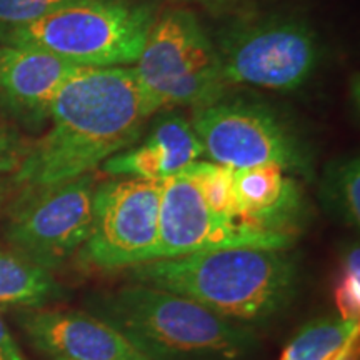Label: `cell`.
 Listing matches in <instances>:
<instances>
[{
	"label": "cell",
	"mask_w": 360,
	"mask_h": 360,
	"mask_svg": "<svg viewBox=\"0 0 360 360\" xmlns=\"http://www.w3.org/2000/svg\"><path fill=\"white\" fill-rule=\"evenodd\" d=\"M150 117L132 67L82 69L57 92L51 127L27 147L13 182L49 186L96 172L141 139Z\"/></svg>",
	"instance_id": "1"
},
{
	"label": "cell",
	"mask_w": 360,
	"mask_h": 360,
	"mask_svg": "<svg viewBox=\"0 0 360 360\" xmlns=\"http://www.w3.org/2000/svg\"><path fill=\"white\" fill-rule=\"evenodd\" d=\"M127 282L184 295L242 326L282 314L299 287V265L287 250L225 249L157 259L124 270Z\"/></svg>",
	"instance_id": "2"
},
{
	"label": "cell",
	"mask_w": 360,
	"mask_h": 360,
	"mask_svg": "<svg viewBox=\"0 0 360 360\" xmlns=\"http://www.w3.org/2000/svg\"><path fill=\"white\" fill-rule=\"evenodd\" d=\"M85 310L115 327L148 360H242L259 344L254 327L143 283L96 292Z\"/></svg>",
	"instance_id": "3"
},
{
	"label": "cell",
	"mask_w": 360,
	"mask_h": 360,
	"mask_svg": "<svg viewBox=\"0 0 360 360\" xmlns=\"http://www.w3.org/2000/svg\"><path fill=\"white\" fill-rule=\"evenodd\" d=\"M157 12L132 0H82L17 29L0 44L35 47L85 69L132 67Z\"/></svg>",
	"instance_id": "4"
},
{
	"label": "cell",
	"mask_w": 360,
	"mask_h": 360,
	"mask_svg": "<svg viewBox=\"0 0 360 360\" xmlns=\"http://www.w3.org/2000/svg\"><path fill=\"white\" fill-rule=\"evenodd\" d=\"M132 69L152 115L167 107H207L227 89L214 39L186 7L157 13Z\"/></svg>",
	"instance_id": "5"
},
{
	"label": "cell",
	"mask_w": 360,
	"mask_h": 360,
	"mask_svg": "<svg viewBox=\"0 0 360 360\" xmlns=\"http://www.w3.org/2000/svg\"><path fill=\"white\" fill-rule=\"evenodd\" d=\"M214 44L227 87L294 92L309 84L322 62L317 30L297 15L245 13L231 19Z\"/></svg>",
	"instance_id": "6"
},
{
	"label": "cell",
	"mask_w": 360,
	"mask_h": 360,
	"mask_svg": "<svg viewBox=\"0 0 360 360\" xmlns=\"http://www.w3.org/2000/svg\"><path fill=\"white\" fill-rule=\"evenodd\" d=\"M204 155L231 169L272 164L305 180L314 179V152L300 130L269 103L222 101L193 110L191 120Z\"/></svg>",
	"instance_id": "7"
},
{
	"label": "cell",
	"mask_w": 360,
	"mask_h": 360,
	"mask_svg": "<svg viewBox=\"0 0 360 360\" xmlns=\"http://www.w3.org/2000/svg\"><path fill=\"white\" fill-rule=\"evenodd\" d=\"M97 174L65 182L22 187L6 215L2 236L8 249L47 272L77 257L94 215Z\"/></svg>",
	"instance_id": "8"
},
{
	"label": "cell",
	"mask_w": 360,
	"mask_h": 360,
	"mask_svg": "<svg viewBox=\"0 0 360 360\" xmlns=\"http://www.w3.org/2000/svg\"><path fill=\"white\" fill-rule=\"evenodd\" d=\"M160 193L162 180L114 177L98 182L79 262L105 272L147 262L159 238Z\"/></svg>",
	"instance_id": "9"
},
{
	"label": "cell",
	"mask_w": 360,
	"mask_h": 360,
	"mask_svg": "<svg viewBox=\"0 0 360 360\" xmlns=\"http://www.w3.org/2000/svg\"><path fill=\"white\" fill-rule=\"evenodd\" d=\"M295 240L219 217L207 207L192 180L177 174L162 180L159 238L148 260L225 249L289 250Z\"/></svg>",
	"instance_id": "10"
},
{
	"label": "cell",
	"mask_w": 360,
	"mask_h": 360,
	"mask_svg": "<svg viewBox=\"0 0 360 360\" xmlns=\"http://www.w3.org/2000/svg\"><path fill=\"white\" fill-rule=\"evenodd\" d=\"M17 326L49 360H148L125 337L87 310H17Z\"/></svg>",
	"instance_id": "11"
},
{
	"label": "cell",
	"mask_w": 360,
	"mask_h": 360,
	"mask_svg": "<svg viewBox=\"0 0 360 360\" xmlns=\"http://www.w3.org/2000/svg\"><path fill=\"white\" fill-rule=\"evenodd\" d=\"M82 69L40 49L0 44V110L39 127L62 85Z\"/></svg>",
	"instance_id": "12"
},
{
	"label": "cell",
	"mask_w": 360,
	"mask_h": 360,
	"mask_svg": "<svg viewBox=\"0 0 360 360\" xmlns=\"http://www.w3.org/2000/svg\"><path fill=\"white\" fill-rule=\"evenodd\" d=\"M242 224L257 231L299 237L307 220V199L299 180L277 165L233 169Z\"/></svg>",
	"instance_id": "13"
},
{
	"label": "cell",
	"mask_w": 360,
	"mask_h": 360,
	"mask_svg": "<svg viewBox=\"0 0 360 360\" xmlns=\"http://www.w3.org/2000/svg\"><path fill=\"white\" fill-rule=\"evenodd\" d=\"M143 139L101 165L112 177L165 180L204 157V147L191 120L177 112H157Z\"/></svg>",
	"instance_id": "14"
},
{
	"label": "cell",
	"mask_w": 360,
	"mask_h": 360,
	"mask_svg": "<svg viewBox=\"0 0 360 360\" xmlns=\"http://www.w3.org/2000/svg\"><path fill=\"white\" fill-rule=\"evenodd\" d=\"M65 295L53 274L0 244V310L49 307Z\"/></svg>",
	"instance_id": "15"
},
{
	"label": "cell",
	"mask_w": 360,
	"mask_h": 360,
	"mask_svg": "<svg viewBox=\"0 0 360 360\" xmlns=\"http://www.w3.org/2000/svg\"><path fill=\"white\" fill-rule=\"evenodd\" d=\"M319 202L323 212L337 222L357 229L360 225V159L347 154L332 159L319 179Z\"/></svg>",
	"instance_id": "16"
},
{
	"label": "cell",
	"mask_w": 360,
	"mask_h": 360,
	"mask_svg": "<svg viewBox=\"0 0 360 360\" xmlns=\"http://www.w3.org/2000/svg\"><path fill=\"white\" fill-rule=\"evenodd\" d=\"M359 337V322L322 317L305 323L283 349L281 360H332Z\"/></svg>",
	"instance_id": "17"
},
{
	"label": "cell",
	"mask_w": 360,
	"mask_h": 360,
	"mask_svg": "<svg viewBox=\"0 0 360 360\" xmlns=\"http://www.w3.org/2000/svg\"><path fill=\"white\" fill-rule=\"evenodd\" d=\"M180 174L192 180L207 207L215 215L242 224L233 187V169L212 160H195Z\"/></svg>",
	"instance_id": "18"
},
{
	"label": "cell",
	"mask_w": 360,
	"mask_h": 360,
	"mask_svg": "<svg viewBox=\"0 0 360 360\" xmlns=\"http://www.w3.org/2000/svg\"><path fill=\"white\" fill-rule=\"evenodd\" d=\"M335 307L344 321L359 322L360 317V250L350 244L340 260V276L334 289Z\"/></svg>",
	"instance_id": "19"
},
{
	"label": "cell",
	"mask_w": 360,
	"mask_h": 360,
	"mask_svg": "<svg viewBox=\"0 0 360 360\" xmlns=\"http://www.w3.org/2000/svg\"><path fill=\"white\" fill-rule=\"evenodd\" d=\"M82 0H0V30L17 29Z\"/></svg>",
	"instance_id": "20"
},
{
	"label": "cell",
	"mask_w": 360,
	"mask_h": 360,
	"mask_svg": "<svg viewBox=\"0 0 360 360\" xmlns=\"http://www.w3.org/2000/svg\"><path fill=\"white\" fill-rule=\"evenodd\" d=\"M27 147L11 125L0 120V175L13 174L24 159Z\"/></svg>",
	"instance_id": "21"
},
{
	"label": "cell",
	"mask_w": 360,
	"mask_h": 360,
	"mask_svg": "<svg viewBox=\"0 0 360 360\" xmlns=\"http://www.w3.org/2000/svg\"><path fill=\"white\" fill-rule=\"evenodd\" d=\"M192 6L215 17V19H236L252 11V0H175Z\"/></svg>",
	"instance_id": "22"
},
{
	"label": "cell",
	"mask_w": 360,
	"mask_h": 360,
	"mask_svg": "<svg viewBox=\"0 0 360 360\" xmlns=\"http://www.w3.org/2000/svg\"><path fill=\"white\" fill-rule=\"evenodd\" d=\"M0 355L6 360H29L2 317H0Z\"/></svg>",
	"instance_id": "23"
},
{
	"label": "cell",
	"mask_w": 360,
	"mask_h": 360,
	"mask_svg": "<svg viewBox=\"0 0 360 360\" xmlns=\"http://www.w3.org/2000/svg\"><path fill=\"white\" fill-rule=\"evenodd\" d=\"M332 360H359V337H355Z\"/></svg>",
	"instance_id": "24"
},
{
	"label": "cell",
	"mask_w": 360,
	"mask_h": 360,
	"mask_svg": "<svg viewBox=\"0 0 360 360\" xmlns=\"http://www.w3.org/2000/svg\"><path fill=\"white\" fill-rule=\"evenodd\" d=\"M0 360H6V359H4V357H2V355H0Z\"/></svg>",
	"instance_id": "25"
}]
</instances>
